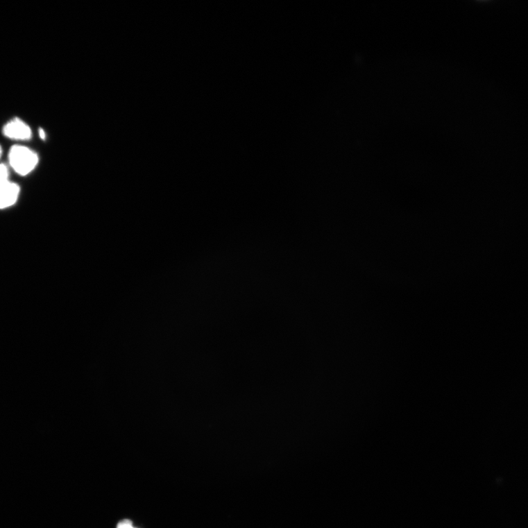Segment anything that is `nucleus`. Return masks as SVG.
Masks as SVG:
<instances>
[{"instance_id":"nucleus-3","label":"nucleus","mask_w":528,"mask_h":528,"mask_svg":"<svg viewBox=\"0 0 528 528\" xmlns=\"http://www.w3.org/2000/svg\"><path fill=\"white\" fill-rule=\"evenodd\" d=\"M19 186L10 181L0 184V210L12 207L18 201Z\"/></svg>"},{"instance_id":"nucleus-5","label":"nucleus","mask_w":528,"mask_h":528,"mask_svg":"<svg viewBox=\"0 0 528 528\" xmlns=\"http://www.w3.org/2000/svg\"><path fill=\"white\" fill-rule=\"evenodd\" d=\"M133 527L132 522L128 520H126L119 522V524L117 526V528H133Z\"/></svg>"},{"instance_id":"nucleus-2","label":"nucleus","mask_w":528,"mask_h":528,"mask_svg":"<svg viewBox=\"0 0 528 528\" xmlns=\"http://www.w3.org/2000/svg\"><path fill=\"white\" fill-rule=\"evenodd\" d=\"M3 133L11 139L28 140L32 137L31 127L18 118L8 122L3 127Z\"/></svg>"},{"instance_id":"nucleus-8","label":"nucleus","mask_w":528,"mask_h":528,"mask_svg":"<svg viewBox=\"0 0 528 528\" xmlns=\"http://www.w3.org/2000/svg\"><path fill=\"white\" fill-rule=\"evenodd\" d=\"M133 528H134V527H133Z\"/></svg>"},{"instance_id":"nucleus-6","label":"nucleus","mask_w":528,"mask_h":528,"mask_svg":"<svg viewBox=\"0 0 528 528\" xmlns=\"http://www.w3.org/2000/svg\"><path fill=\"white\" fill-rule=\"evenodd\" d=\"M40 135L42 139H45V138H46V134H45V132L44 131L43 128H40Z\"/></svg>"},{"instance_id":"nucleus-7","label":"nucleus","mask_w":528,"mask_h":528,"mask_svg":"<svg viewBox=\"0 0 528 528\" xmlns=\"http://www.w3.org/2000/svg\"><path fill=\"white\" fill-rule=\"evenodd\" d=\"M3 153V150L1 146H0V157H1Z\"/></svg>"},{"instance_id":"nucleus-1","label":"nucleus","mask_w":528,"mask_h":528,"mask_svg":"<svg viewBox=\"0 0 528 528\" xmlns=\"http://www.w3.org/2000/svg\"><path fill=\"white\" fill-rule=\"evenodd\" d=\"M8 160L12 170L17 174L25 176L33 171L40 158L37 154L29 148L16 145L11 147Z\"/></svg>"},{"instance_id":"nucleus-4","label":"nucleus","mask_w":528,"mask_h":528,"mask_svg":"<svg viewBox=\"0 0 528 528\" xmlns=\"http://www.w3.org/2000/svg\"><path fill=\"white\" fill-rule=\"evenodd\" d=\"M9 181V171L4 164H0V184Z\"/></svg>"}]
</instances>
